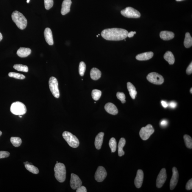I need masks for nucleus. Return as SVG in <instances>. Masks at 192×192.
Here are the masks:
<instances>
[{
  "label": "nucleus",
  "mask_w": 192,
  "mask_h": 192,
  "mask_svg": "<svg viewBox=\"0 0 192 192\" xmlns=\"http://www.w3.org/2000/svg\"><path fill=\"white\" fill-rule=\"evenodd\" d=\"M128 32L123 29L113 28L105 29L101 35L104 39L110 41H120L128 37Z\"/></svg>",
  "instance_id": "1"
},
{
  "label": "nucleus",
  "mask_w": 192,
  "mask_h": 192,
  "mask_svg": "<svg viewBox=\"0 0 192 192\" xmlns=\"http://www.w3.org/2000/svg\"><path fill=\"white\" fill-rule=\"evenodd\" d=\"M12 18L13 21L15 23L18 28L21 30H23L26 27L27 19L21 13L18 11H15L13 13Z\"/></svg>",
  "instance_id": "2"
},
{
  "label": "nucleus",
  "mask_w": 192,
  "mask_h": 192,
  "mask_svg": "<svg viewBox=\"0 0 192 192\" xmlns=\"http://www.w3.org/2000/svg\"><path fill=\"white\" fill-rule=\"evenodd\" d=\"M54 176L56 179L60 182H65L66 179V171L65 166L61 163H57L54 168Z\"/></svg>",
  "instance_id": "3"
},
{
  "label": "nucleus",
  "mask_w": 192,
  "mask_h": 192,
  "mask_svg": "<svg viewBox=\"0 0 192 192\" xmlns=\"http://www.w3.org/2000/svg\"><path fill=\"white\" fill-rule=\"evenodd\" d=\"M10 110L13 114L17 115H24L27 111L26 107L24 104L19 102H16L12 103L11 106Z\"/></svg>",
  "instance_id": "4"
},
{
  "label": "nucleus",
  "mask_w": 192,
  "mask_h": 192,
  "mask_svg": "<svg viewBox=\"0 0 192 192\" xmlns=\"http://www.w3.org/2000/svg\"><path fill=\"white\" fill-rule=\"evenodd\" d=\"M63 136L70 147L74 148L78 147L79 146V142L77 138L68 131H65L63 133Z\"/></svg>",
  "instance_id": "5"
},
{
  "label": "nucleus",
  "mask_w": 192,
  "mask_h": 192,
  "mask_svg": "<svg viewBox=\"0 0 192 192\" xmlns=\"http://www.w3.org/2000/svg\"><path fill=\"white\" fill-rule=\"evenodd\" d=\"M58 85L57 79L54 77H51L49 80V88L53 96L56 98H59L60 96Z\"/></svg>",
  "instance_id": "6"
},
{
  "label": "nucleus",
  "mask_w": 192,
  "mask_h": 192,
  "mask_svg": "<svg viewBox=\"0 0 192 192\" xmlns=\"http://www.w3.org/2000/svg\"><path fill=\"white\" fill-rule=\"evenodd\" d=\"M121 13L123 16L128 18H138L141 16L140 13L131 7H127L122 10Z\"/></svg>",
  "instance_id": "7"
},
{
  "label": "nucleus",
  "mask_w": 192,
  "mask_h": 192,
  "mask_svg": "<svg viewBox=\"0 0 192 192\" xmlns=\"http://www.w3.org/2000/svg\"><path fill=\"white\" fill-rule=\"evenodd\" d=\"M154 129L152 126L149 124L145 127H143L140 132L141 138L143 140H147L154 132Z\"/></svg>",
  "instance_id": "8"
},
{
  "label": "nucleus",
  "mask_w": 192,
  "mask_h": 192,
  "mask_svg": "<svg viewBox=\"0 0 192 192\" xmlns=\"http://www.w3.org/2000/svg\"><path fill=\"white\" fill-rule=\"evenodd\" d=\"M147 78L148 81L155 85H162L164 82L163 77L156 72L150 73L148 75Z\"/></svg>",
  "instance_id": "9"
},
{
  "label": "nucleus",
  "mask_w": 192,
  "mask_h": 192,
  "mask_svg": "<svg viewBox=\"0 0 192 192\" xmlns=\"http://www.w3.org/2000/svg\"><path fill=\"white\" fill-rule=\"evenodd\" d=\"M107 175V173L105 168L103 166H99L95 174V178L97 182H101L104 181Z\"/></svg>",
  "instance_id": "10"
},
{
  "label": "nucleus",
  "mask_w": 192,
  "mask_h": 192,
  "mask_svg": "<svg viewBox=\"0 0 192 192\" xmlns=\"http://www.w3.org/2000/svg\"><path fill=\"white\" fill-rule=\"evenodd\" d=\"M167 178L166 169L163 168L159 173L156 180V186L158 188L162 187Z\"/></svg>",
  "instance_id": "11"
},
{
  "label": "nucleus",
  "mask_w": 192,
  "mask_h": 192,
  "mask_svg": "<svg viewBox=\"0 0 192 192\" xmlns=\"http://www.w3.org/2000/svg\"><path fill=\"white\" fill-rule=\"evenodd\" d=\"M82 182L79 177L74 174H71L70 186L72 189L76 190L82 185Z\"/></svg>",
  "instance_id": "12"
},
{
  "label": "nucleus",
  "mask_w": 192,
  "mask_h": 192,
  "mask_svg": "<svg viewBox=\"0 0 192 192\" xmlns=\"http://www.w3.org/2000/svg\"><path fill=\"white\" fill-rule=\"evenodd\" d=\"M173 175L170 182V189L173 190L174 189L178 183L179 174V173L176 167H173L172 169Z\"/></svg>",
  "instance_id": "13"
},
{
  "label": "nucleus",
  "mask_w": 192,
  "mask_h": 192,
  "mask_svg": "<svg viewBox=\"0 0 192 192\" xmlns=\"http://www.w3.org/2000/svg\"><path fill=\"white\" fill-rule=\"evenodd\" d=\"M144 178L143 171L141 170H138L135 180V184L137 188H140L142 185Z\"/></svg>",
  "instance_id": "14"
},
{
  "label": "nucleus",
  "mask_w": 192,
  "mask_h": 192,
  "mask_svg": "<svg viewBox=\"0 0 192 192\" xmlns=\"http://www.w3.org/2000/svg\"><path fill=\"white\" fill-rule=\"evenodd\" d=\"M72 4L71 0H64L62 5L61 14L63 15L68 13L70 11V7Z\"/></svg>",
  "instance_id": "15"
},
{
  "label": "nucleus",
  "mask_w": 192,
  "mask_h": 192,
  "mask_svg": "<svg viewBox=\"0 0 192 192\" xmlns=\"http://www.w3.org/2000/svg\"><path fill=\"white\" fill-rule=\"evenodd\" d=\"M44 35L46 41L49 45H52L54 44L53 35L52 31L49 28H46L44 32Z\"/></svg>",
  "instance_id": "16"
},
{
  "label": "nucleus",
  "mask_w": 192,
  "mask_h": 192,
  "mask_svg": "<svg viewBox=\"0 0 192 192\" xmlns=\"http://www.w3.org/2000/svg\"><path fill=\"white\" fill-rule=\"evenodd\" d=\"M105 109L107 112L113 115H116L118 113V110L114 104L109 102L105 106Z\"/></svg>",
  "instance_id": "17"
},
{
  "label": "nucleus",
  "mask_w": 192,
  "mask_h": 192,
  "mask_svg": "<svg viewBox=\"0 0 192 192\" xmlns=\"http://www.w3.org/2000/svg\"><path fill=\"white\" fill-rule=\"evenodd\" d=\"M153 54V53L152 52L142 53L136 56V59L139 61H147L152 58Z\"/></svg>",
  "instance_id": "18"
},
{
  "label": "nucleus",
  "mask_w": 192,
  "mask_h": 192,
  "mask_svg": "<svg viewBox=\"0 0 192 192\" xmlns=\"http://www.w3.org/2000/svg\"><path fill=\"white\" fill-rule=\"evenodd\" d=\"M104 135V133L101 132L98 133L96 137L95 141V146L97 149H101L103 142Z\"/></svg>",
  "instance_id": "19"
},
{
  "label": "nucleus",
  "mask_w": 192,
  "mask_h": 192,
  "mask_svg": "<svg viewBox=\"0 0 192 192\" xmlns=\"http://www.w3.org/2000/svg\"><path fill=\"white\" fill-rule=\"evenodd\" d=\"M32 51L30 49L21 47L17 51V54L21 58L27 57L31 54Z\"/></svg>",
  "instance_id": "20"
},
{
  "label": "nucleus",
  "mask_w": 192,
  "mask_h": 192,
  "mask_svg": "<svg viewBox=\"0 0 192 192\" xmlns=\"http://www.w3.org/2000/svg\"><path fill=\"white\" fill-rule=\"evenodd\" d=\"M174 34L172 32L163 31L160 32V37L164 40H169L174 37Z\"/></svg>",
  "instance_id": "21"
},
{
  "label": "nucleus",
  "mask_w": 192,
  "mask_h": 192,
  "mask_svg": "<svg viewBox=\"0 0 192 192\" xmlns=\"http://www.w3.org/2000/svg\"><path fill=\"white\" fill-rule=\"evenodd\" d=\"M101 72L98 68H93L91 69L90 72V77L93 80H97L101 77Z\"/></svg>",
  "instance_id": "22"
},
{
  "label": "nucleus",
  "mask_w": 192,
  "mask_h": 192,
  "mask_svg": "<svg viewBox=\"0 0 192 192\" xmlns=\"http://www.w3.org/2000/svg\"><path fill=\"white\" fill-rule=\"evenodd\" d=\"M127 88L130 96L133 99H135L137 94V91L135 87L130 82H129L127 83Z\"/></svg>",
  "instance_id": "23"
},
{
  "label": "nucleus",
  "mask_w": 192,
  "mask_h": 192,
  "mask_svg": "<svg viewBox=\"0 0 192 192\" xmlns=\"http://www.w3.org/2000/svg\"><path fill=\"white\" fill-rule=\"evenodd\" d=\"M126 144V140L124 138L120 139L118 146V155L119 156L121 157L125 154V152L123 151V148Z\"/></svg>",
  "instance_id": "24"
},
{
  "label": "nucleus",
  "mask_w": 192,
  "mask_h": 192,
  "mask_svg": "<svg viewBox=\"0 0 192 192\" xmlns=\"http://www.w3.org/2000/svg\"><path fill=\"white\" fill-rule=\"evenodd\" d=\"M164 58L170 65H173L174 63V57L173 53L171 51H168L166 52L164 55Z\"/></svg>",
  "instance_id": "25"
},
{
  "label": "nucleus",
  "mask_w": 192,
  "mask_h": 192,
  "mask_svg": "<svg viewBox=\"0 0 192 192\" xmlns=\"http://www.w3.org/2000/svg\"><path fill=\"white\" fill-rule=\"evenodd\" d=\"M184 45L186 48H189L192 46V38L189 32H186L184 41Z\"/></svg>",
  "instance_id": "26"
},
{
  "label": "nucleus",
  "mask_w": 192,
  "mask_h": 192,
  "mask_svg": "<svg viewBox=\"0 0 192 192\" xmlns=\"http://www.w3.org/2000/svg\"><path fill=\"white\" fill-rule=\"evenodd\" d=\"M25 166L27 170L34 174L39 173V170L37 167L31 164H25Z\"/></svg>",
  "instance_id": "27"
},
{
  "label": "nucleus",
  "mask_w": 192,
  "mask_h": 192,
  "mask_svg": "<svg viewBox=\"0 0 192 192\" xmlns=\"http://www.w3.org/2000/svg\"><path fill=\"white\" fill-rule=\"evenodd\" d=\"M14 68L18 71H21L25 72H28V68L27 66L21 65V64H16L13 66Z\"/></svg>",
  "instance_id": "28"
},
{
  "label": "nucleus",
  "mask_w": 192,
  "mask_h": 192,
  "mask_svg": "<svg viewBox=\"0 0 192 192\" xmlns=\"http://www.w3.org/2000/svg\"><path fill=\"white\" fill-rule=\"evenodd\" d=\"M10 141L13 145L16 147H19L22 143L21 139L18 137H12Z\"/></svg>",
  "instance_id": "29"
},
{
  "label": "nucleus",
  "mask_w": 192,
  "mask_h": 192,
  "mask_svg": "<svg viewBox=\"0 0 192 192\" xmlns=\"http://www.w3.org/2000/svg\"><path fill=\"white\" fill-rule=\"evenodd\" d=\"M102 91L98 89H94L91 93V96L93 99L96 101L99 99L102 96Z\"/></svg>",
  "instance_id": "30"
},
{
  "label": "nucleus",
  "mask_w": 192,
  "mask_h": 192,
  "mask_svg": "<svg viewBox=\"0 0 192 192\" xmlns=\"http://www.w3.org/2000/svg\"><path fill=\"white\" fill-rule=\"evenodd\" d=\"M184 139L186 147L188 149H192V139L191 137L189 135H185L184 136Z\"/></svg>",
  "instance_id": "31"
},
{
  "label": "nucleus",
  "mask_w": 192,
  "mask_h": 192,
  "mask_svg": "<svg viewBox=\"0 0 192 192\" xmlns=\"http://www.w3.org/2000/svg\"><path fill=\"white\" fill-rule=\"evenodd\" d=\"M109 146L111 149V152H115L116 150L117 142L114 138H111L110 140Z\"/></svg>",
  "instance_id": "32"
},
{
  "label": "nucleus",
  "mask_w": 192,
  "mask_h": 192,
  "mask_svg": "<svg viewBox=\"0 0 192 192\" xmlns=\"http://www.w3.org/2000/svg\"><path fill=\"white\" fill-rule=\"evenodd\" d=\"M8 76L10 77L14 78L19 79H24L25 78V77L24 75L13 72L9 73Z\"/></svg>",
  "instance_id": "33"
},
{
  "label": "nucleus",
  "mask_w": 192,
  "mask_h": 192,
  "mask_svg": "<svg viewBox=\"0 0 192 192\" xmlns=\"http://www.w3.org/2000/svg\"><path fill=\"white\" fill-rule=\"evenodd\" d=\"M86 66L85 63L83 61L80 62L79 68V74L80 76H83L84 75L86 70Z\"/></svg>",
  "instance_id": "34"
},
{
  "label": "nucleus",
  "mask_w": 192,
  "mask_h": 192,
  "mask_svg": "<svg viewBox=\"0 0 192 192\" xmlns=\"http://www.w3.org/2000/svg\"><path fill=\"white\" fill-rule=\"evenodd\" d=\"M44 4L45 9L50 10L54 5V0H44Z\"/></svg>",
  "instance_id": "35"
},
{
  "label": "nucleus",
  "mask_w": 192,
  "mask_h": 192,
  "mask_svg": "<svg viewBox=\"0 0 192 192\" xmlns=\"http://www.w3.org/2000/svg\"><path fill=\"white\" fill-rule=\"evenodd\" d=\"M116 96L118 99L122 103H125L126 102L125 95L124 93L122 92H118L117 93Z\"/></svg>",
  "instance_id": "36"
},
{
  "label": "nucleus",
  "mask_w": 192,
  "mask_h": 192,
  "mask_svg": "<svg viewBox=\"0 0 192 192\" xmlns=\"http://www.w3.org/2000/svg\"><path fill=\"white\" fill-rule=\"evenodd\" d=\"M10 154L8 152L0 151V159L7 158L10 156Z\"/></svg>",
  "instance_id": "37"
},
{
  "label": "nucleus",
  "mask_w": 192,
  "mask_h": 192,
  "mask_svg": "<svg viewBox=\"0 0 192 192\" xmlns=\"http://www.w3.org/2000/svg\"><path fill=\"white\" fill-rule=\"evenodd\" d=\"M186 189L187 190H191L192 189V179H190L187 182L186 185Z\"/></svg>",
  "instance_id": "38"
},
{
  "label": "nucleus",
  "mask_w": 192,
  "mask_h": 192,
  "mask_svg": "<svg viewBox=\"0 0 192 192\" xmlns=\"http://www.w3.org/2000/svg\"><path fill=\"white\" fill-rule=\"evenodd\" d=\"M77 192H87V190L85 186H80L77 189Z\"/></svg>",
  "instance_id": "39"
},
{
  "label": "nucleus",
  "mask_w": 192,
  "mask_h": 192,
  "mask_svg": "<svg viewBox=\"0 0 192 192\" xmlns=\"http://www.w3.org/2000/svg\"><path fill=\"white\" fill-rule=\"evenodd\" d=\"M186 73L187 74L190 75L192 74V63H191L190 65L187 68L186 70Z\"/></svg>",
  "instance_id": "40"
},
{
  "label": "nucleus",
  "mask_w": 192,
  "mask_h": 192,
  "mask_svg": "<svg viewBox=\"0 0 192 192\" xmlns=\"http://www.w3.org/2000/svg\"><path fill=\"white\" fill-rule=\"evenodd\" d=\"M169 106L171 108H175L177 106V103L174 102H171L169 104Z\"/></svg>",
  "instance_id": "41"
},
{
  "label": "nucleus",
  "mask_w": 192,
  "mask_h": 192,
  "mask_svg": "<svg viewBox=\"0 0 192 192\" xmlns=\"http://www.w3.org/2000/svg\"><path fill=\"white\" fill-rule=\"evenodd\" d=\"M168 124V122L167 120H162L161 121L160 123V125L162 127H165L166 126H167Z\"/></svg>",
  "instance_id": "42"
},
{
  "label": "nucleus",
  "mask_w": 192,
  "mask_h": 192,
  "mask_svg": "<svg viewBox=\"0 0 192 192\" xmlns=\"http://www.w3.org/2000/svg\"><path fill=\"white\" fill-rule=\"evenodd\" d=\"M136 34V32H131L128 33V37L130 38L133 37L134 35V34Z\"/></svg>",
  "instance_id": "43"
},
{
  "label": "nucleus",
  "mask_w": 192,
  "mask_h": 192,
  "mask_svg": "<svg viewBox=\"0 0 192 192\" xmlns=\"http://www.w3.org/2000/svg\"><path fill=\"white\" fill-rule=\"evenodd\" d=\"M161 104L162 106L164 108H166L168 106V104L167 102L165 101H163V100L161 101Z\"/></svg>",
  "instance_id": "44"
},
{
  "label": "nucleus",
  "mask_w": 192,
  "mask_h": 192,
  "mask_svg": "<svg viewBox=\"0 0 192 192\" xmlns=\"http://www.w3.org/2000/svg\"><path fill=\"white\" fill-rule=\"evenodd\" d=\"M2 38H3L2 35L1 34V32H0V41H1V40H2Z\"/></svg>",
  "instance_id": "45"
},
{
  "label": "nucleus",
  "mask_w": 192,
  "mask_h": 192,
  "mask_svg": "<svg viewBox=\"0 0 192 192\" xmlns=\"http://www.w3.org/2000/svg\"><path fill=\"white\" fill-rule=\"evenodd\" d=\"M30 1V0H27L26 2L27 3H29Z\"/></svg>",
  "instance_id": "46"
},
{
  "label": "nucleus",
  "mask_w": 192,
  "mask_h": 192,
  "mask_svg": "<svg viewBox=\"0 0 192 192\" xmlns=\"http://www.w3.org/2000/svg\"><path fill=\"white\" fill-rule=\"evenodd\" d=\"M1 135H2V132L1 131H0V136H1Z\"/></svg>",
  "instance_id": "47"
},
{
  "label": "nucleus",
  "mask_w": 192,
  "mask_h": 192,
  "mask_svg": "<svg viewBox=\"0 0 192 192\" xmlns=\"http://www.w3.org/2000/svg\"><path fill=\"white\" fill-rule=\"evenodd\" d=\"M192 88H191V90H190V91H191V94H192Z\"/></svg>",
  "instance_id": "48"
},
{
  "label": "nucleus",
  "mask_w": 192,
  "mask_h": 192,
  "mask_svg": "<svg viewBox=\"0 0 192 192\" xmlns=\"http://www.w3.org/2000/svg\"><path fill=\"white\" fill-rule=\"evenodd\" d=\"M177 1H183V0H176Z\"/></svg>",
  "instance_id": "49"
},
{
  "label": "nucleus",
  "mask_w": 192,
  "mask_h": 192,
  "mask_svg": "<svg viewBox=\"0 0 192 192\" xmlns=\"http://www.w3.org/2000/svg\"><path fill=\"white\" fill-rule=\"evenodd\" d=\"M19 118H22V116H21V115H19Z\"/></svg>",
  "instance_id": "50"
},
{
  "label": "nucleus",
  "mask_w": 192,
  "mask_h": 192,
  "mask_svg": "<svg viewBox=\"0 0 192 192\" xmlns=\"http://www.w3.org/2000/svg\"><path fill=\"white\" fill-rule=\"evenodd\" d=\"M98 35H97V36H96V37H98Z\"/></svg>",
  "instance_id": "51"
},
{
  "label": "nucleus",
  "mask_w": 192,
  "mask_h": 192,
  "mask_svg": "<svg viewBox=\"0 0 192 192\" xmlns=\"http://www.w3.org/2000/svg\"><path fill=\"white\" fill-rule=\"evenodd\" d=\"M98 35H99H99H100V34H98Z\"/></svg>",
  "instance_id": "52"
},
{
  "label": "nucleus",
  "mask_w": 192,
  "mask_h": 192,
  "mask_svg": "<svg viewBox=\"0 0 192 192\" xmlns=\"http://www.w3.org/2000/svg\"><path fill=\"white\" fill-rule=\"evenodd\" d=\"M58 162L57 161V163H58Z\"/></svg>",
  "instance_id": "53"
}]
</instances>
